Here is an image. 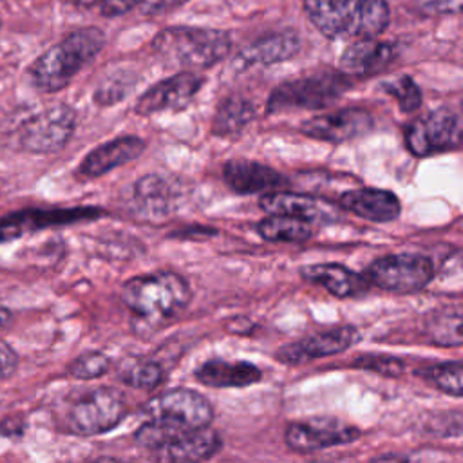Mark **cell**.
I'll return each mask as SVG.
<instances>
[{
    "mask_svg": "<svg viewBox=\"0 0 463 463\" xmlns=\"http://www.w3.org/2000/svg\"><path fill=\"white\" fill-rule=\"evenodd\" d=\"M311 24L331 40L380 36L389 25L385 0H302Z\"/></svg>",
    "mask_w": 463,
    "mask_h": 463,
    "instance_id": "6da1fadb",
    "label": "cell"
},
{
    "mask_svg": "<svg viewBox=\"0 0 463 463\" xmlns=\"http://www.w3.org/2000/svg\"><path fill=\"white\" fill-rule=\"evenodd\" d=\"M105 45V34L98 27H81L47 49L31 65V80L42 92H56L90 63Z\"/></svg>",
    "mask_w": 463,
    "mask_h": 463,
    "instance_id": "7a4b0ae2",
    "label": "cell"
},
{
    "mask_svg": "<svg viewBox=\"0 0 463 463\" xmlns=\"http://www.w3.org/2000/svg\"><path fill=\"white\" fill-rule=\"evenodd\" d=\"M121 300L137 317L159 322L184 311L192 289L179 273L154 271L128 279L121 288Z\"/></svg>",
    "mask_w": 463,
    "mask_h": 463,
    "instance_id": "3957f363",
    "label": "cell"
},
{
    "mask_svg": "<svg viewBox=\"0 0 463 463\" xmlns=\"http://www.w3.org/2000/svg\"><path fill=\"white\" fill-rule=\"evenodd\" d=\"M152 49L170 65L206 69L230 54L232 38L230 33L221 29L174 25L156 34Z\"/></svg>",
    "mask_w": 463,
    "mask_h": 463,
    "instance_id": "277c9868",
    "label": "cell"
},
{
    "mask_svg": "<svg viewBox=\"0 0 463 463\" xmlns=\"http://www.w3.org/2000/svg\"><path fill=\"white\" fill-rule=\"evenodd\" d=\"M349 76L340 71H320L302 78L288 80L273 89L268 99V112L298 110V109H326L333 105L349 87Z\"/></svg>",
    "mask_w": 463,
    "mask_h": 463,
    "instance_id": "5b68a950",
    "label": "cell"
},
{
    "mask_svg": "<svg viewBox=\"0 0 463 463\" xmlns=\"http://www.w3.org/2000/svg\"><path fill=\"white\" fill-rule=\"evenodd\" d=\"M143 421H154L177 430L210 427L213 407L210 400L194 389H168L148 398L139 409Z\"/></svg>",
    "mask_w": 463,
    "mask_h": 463,
    "instance_id": "8992f818",
    "label": "cell"
},
{
    "mask_svg": "<svg viewBox=\"0 0 463 463\" xmlns=\"http://www.w3.org/2000/svg\"><path fill=\"white\" fill-rule=\"evenodd\" d=\"M434 277V262L420 253H392L373 260L365 280L389 293L421 291Z\"/></svg>",
    "mask_w": 463,
    "mask_h": 463,
    "instance_id": "52a82bcc",
    "label": "cell"
},
{
    "mask_svg": "<svg viewBox=\"0 0 463 463\" xmlns=\"http://www.w3.org/2000/svg\"><path fill=\"white\" fill-rule=\"evenodd\" d=\"M128 414L125 396L110 387H99L81 396L69 411V427L80 436L105 434Z\"/></svg>",
    "mask_w": 463,
    "mask_h": 463,
    "instance_id": "ba28073f",
    "label": "cell"
},
{
    "mask_svg": "<svg viewBox=\"0 0 463 463\" xmlns=\"http://www.w3.org/2000/svg\"><path fill=\"white\" fill-rule=\"evenodd\" d=\"M76 128V114L65 105L58 103L47 107L20 127V146L33 154H51L61 150L72 137Z\"/></svg>",
    "mask_w": 463,
    "mask_h": 463,
    "instance_id": "9c48e42d",
    "label": "cell"
},
{
    "mask_svg": "<svg viewBox=\"0 0 463 463\" xmlns=\"http://www.w3.org/2000/svg\"><path fill=\"white\" fill-rule=\"evenodd\" d=\"M461 118L447 107L425 114L405 128V146L418 157L454 150L461 145Z\"/></svg>",
    "mask_w": 463,
    "mask_h": 463,
    "instance_id": "30bf717a",
    "label": "cell"
},
{
    "mask_svg": "<svg viewBox=\"0 0 463 463\" xmlns=\"http://www.w3.org/2000/svg\"><path fill=\"white\" fill-rule=\"evenodd\" d=\"M362 430L338 418H309L288 423L284 430L286 445L295 452H315L356 441Z\"/></svg>",
    "mask_w": 463,
    "mask_h": 463,
    "instance_id": "8fae6325",
    "label": "cell"
},
{
    "mask_svg": "<svg viewBox=\"0 0 463 463\" xmlns=\"http://www.w3.org/2000/svg\"><path fill=\"white\" fill-rule=\"evenodd\" d=\"M103 215L99 208L90 206H78V208H52V210H40L29 208L9 213L0 219V244L18 239L20 235L38 232L43 228L72 224L80 221H90Z\"/></svg>",
    "mask_w": 463,
    "mask_h": 463,
    "instance_id": "7c38bea8",
    "label": "cell"
},
{
    "mask_svg": "<svg viewBox=\"0 0 463 463\" xmlns=\"http://www.w3.org/2000/svg\"><path fill=\"white\" fill-rule=\"evenodd\" d=\"M358 338L360 333L354 326H335L282 345L275 356L280 364H307L317 358L344 353L347 347L356 344Z\"/></svg>",
    "mask_w": 463,
    "mask_h": 463,
    "instance_id": "4fadbf2b",
    "label": "cell"
},
{
    "mask_svg": "<svg viewBox=\"0 0 463 463\" xmlns=\"http://www.w3.org/2000/svg\"><path fill=\"white\" fill-rule=\"evenodd\" d=\"M373 127L374 119L365 109L349 107L309 118L302 123L300 130L313 139L327 143H345L369 134Z\"/></svg>",
    "mask_w": 463,
    "mask_h": 463,
    "instance_id": "5bb4252c",
    "label": "cell"
},
{
    "mask_svg": "<svg viewBox=\"0 0 463 463\" xmlns=\"http://www.w3.org/2000/svg\"><path fill=\"white\" fill-rule=\"evenodd\" d=\"M203 78L192 71H181L163 81L154 83L136 101L134 110L141 116L184 109L203 85Z\"/></svg>",
    "mask_w": 463,
    "mask_h": 463,
    "instance_id": "9a60e30c",
    "label": "cell"
},
{
    "mask_svg": "<svg viewBox=\"0 0 463 463\" xmlns=\"http://www.w3.org/2000/svg\"><path fill=\"white\" fill-rule=\"evenodd\" d=\"M259 206L269 215H288L309 224H326L340 219V213L335 204L302 194L289 192H271L259 199Z\"/></svg>",
    "mask_w": 463,
    "mask_h": 463,
    "instance_id": "2e32d148",
    "label": "cell"
},
{
    "mask_svg": "<svg viewBox=\"0 0 463 463\" xmlns=\"http://www.w3.org/2000/svg\"><path fill=\"white\" fill-rule=\"evenodd\" d=\"M222 447L221 434L212 427L183 432L152 452L157 463H204Z\"/></svg>",
    "mask_w": 463,
    "mask_h": 463,
    "instance_id": "e0dca14e",
    "label": "cell"
},
{
    "mask_svg": "<svg viewBox=\"0 0 463 463\" xmlns=\"http://www.w3.org/2000/svg\"><path fill=\"white\" fill-rule=\"evenodd\" d=\"M222 177L237 194H271L288 186V179L280 172L251 159L226 161Z\"/></svg>",
    "mask_w": 463,
    "mask_h": 463,
    "instance_id": "ac0fdd59",
    "label": "cell"
},
{
    "mask_svg": "<svg viewBox=\"0 0 463 463\" xmlns=\"http://www.w3.org/2000/svg\"><path fill=\"white\" fill-rule=\"evenodd\" d=\"M302 47L300 36L295 31H277L264 34L246 47L241 49V52L235 58V63L242 69L248 67H268L273 63L286 61L298 54Z\"/></svg>",
    "mask_w": 463,
    "mask_h": 463,
    "instance_id": "d6986e66",
    "label": "cell"
},
{
    "mask_svg": "<svg viewBox=\"0 0 463 463\" xmlns=\"http://www.w3.org/2000/svg\"><path fill=\"white\" fill-rule=\"evenodd\" d=\"M145 150V141L137 136H123L92 148L78 166V175L85 179L99 177L136 157Z\"/></svg>",
    "mask_w": 463,
    "mask_h": 463,
    "instance_id": "ffe728a7",
    "label": "cell"
},
{
    "mask_svg": "<svg viewBox=\"0 0 463 463\" xmlns=\"http://www.w3.org/2000/svg\"><path fill=\"white\" fill-rule=\"evenodd\" d=\"M194 376L199 383L215 389H241L262 380V371L248 360L210 358L195 367Z\"/></svg>",
    "mask_w": 463,
    "mask_h": 463,
    "instance_id": "44dd1931",
    "label": "cell"
},
{
    "mask_svg": "<svg viewBox=\"0 0 463 463\" xmlns=\"http://www.w3.org/2000/svg\"><path fill=\"white\" fill-rule=\"evenodd\" d=\"M396 56L391 43L380 42L376 38L354 40L345 47L340 56V72L349 78L371 76L383 71Z\"/></svg>",
    "mask_w": 463,
    "mask_h": 463,
    "instance_id": "7402d4cb",
    "label": "cell"
},
{
    "mask_svg": "<svg viewBox=\"0 0 463 463\" xmlns=\"http://www.w3.org/2000/svg\"><path fill=\"white\" fill-rule=\"evenodd\" d=\"M340 206L371 222H391L402 212L396 194L382 188H354L347 190L338 199Z\"/></svg>",
    "mask_w": 463,
    "mask_h": 463,
    "instance_id": "603a6c76",
    "label": "cell"
},
{
    "mask_svg": "<svg viewBox=\"0 0 463 463\" xmlns=\"http://www.w3.org/2000/svg\"><path fill=\"white\" fill-rule=\"evenodd\" d=\"M300 277L313 284L322 286L327 293L338 298H347L360 295L367 289L369 282L360 273L336 264V262H320L307 264L300 268Z\"/></svg>",
    "mask_w": 463,
    "mask_h": 463,
    "instance_id": "cb8c5ba5",
    "label": "cell"
},
{
    "mask_svg": "<svg viewBox=\"0 0 463 463\" xmlns=\"http://www.w3.org/2000/svg\"><path fill=\"white\" fill-rule=\"evenodd\" d=\"M134 206L143 219L161 221L174 210V194L163 177L150 174L134 184Z\"/></svg>",
    "mask_w": 463,
    "mask_h": 463,
    "instance_id": "d4e9b609",
    "label": "cell"
},
{
    "mask_svg": "<svg viewBox=\"0 0 463 463\" xmlns=\"http://www.w3.org/2000/svg\"><path fill=\"white\" fill-rule=\"evenodd\" d=\"M255 118V105L251 99L232 94L222 99L215 110L212 132L219 137H230L242 132Z\"/></svg>",
    "mask_w": 463,
    "mask_h": 463,
    "instance_id": "484cf974",
    "label": "cell"
},
{
    "mask_svg": "<svg viewBox=\"0 0 463 463\" xmlns=\"http://www.w3.org/2000/svg\"><path fill=\"white\" fill-rule=\"evenodd\" d=\"M423 333L429 340L441 347L461 345V311L458 307H445L432 311L423 322Z\"/></svg>",
    "mask_w": 463,
    "mask_h": 463,
    "instance_id": "4316f807",
    "label": "cell"
},
{
    "mask_svg": "<svg viewBox=\"0 0 463 463\" xmlns=\"http://www.w3.org/2000/svg\"><path fill=\"white\" fill-rule=\"evenodd\" d=\"M257 232L271 242H304L313 235L309 222L288 215H268L257 224Z\"/></svg>",
    "mask_w": 463,
    "mask_h": 463,
    "instance_id": "83f0119b",
    "label": "cell"
},
{
    "mask_svg": "<svg viewBox=\"0 0 463 463\" xmlns=\"http://www.w3.org/2000/svg\"><path fill=\"white\" fill-rule=\"evenodd\" d=\"M416 374L420 378H423L425 382H429L430 385H434L436 389L459 398L461 391H463V364L459 360H452V362H441V364H430L425 365L421 369L416 371Z\"/></svg>",
    "mask_w": 463,
    "mask_h": 463,
    "instance_id": "f1b7e54d",
    "label": "cell"
},
{
    "mask_svg": "<svg viewBox=\"0 0 463 463\" xmlns=\"http://www.w3.org/2000/svg\"><path fill=\"white\" fill-rule=\"evenodd\" d=\"M136 85V78L128 72V71H114L112 74L105 76L96 90H94V101L99 107H110L118 101H121L123 98H127V94L134 89Z\"/></svg>",
    "mask_w": 463,
    "mask_h": 463,
    "instance_id": "f546056e",
    "label": "cell"
},
{
    "mask_svg": "<svg viewBox=\"0 0 463 463\" xmlns=\"http://www.w3.org/2000/svg\"><path fill=\"white\" fill-rule=\"evenodd\" d=\"M163 376H165L163 367L157 362L145 360V362H136V364L128 365L127 371L123 373L121 380H123V383H127L132 389L152 391L163 382Z\"/></svg>",
    "mask_w": 463,
    "mask_h": 463,
    "instance_id": "4dcf8cb0",
    "label": "cell"
},
{
    "mask_svg": "<svg viewBox=\"0 0 463 463\" xmlns=\"http://www.w3.org/2000/svg\"><path fill=\"white\" fill-rule=\"evenodd\" d=\"M112 360L101 351H89L69 364V374L78 380H94L109 373Z\"/></svg>",
    "mask_w": 463,
    "mask_h": 463,
    "instance_id": "1f68e13d",
    "label": "cell"
},
{
    "mask_svg": "<svg viewBox=\"0 0 463 463\" xmlns=\"http://www.w3.org/2000/svg\"><path fill=\"white\" fill-rule=\"evenodd\" d=\"M382 89L398 101L403 112H412L421 105V90L411 76H398L392 81H385Z\"/></svg>",
    "mask_w": 463,
    "mask_h": 463,
    "instance_id": "d6a6232c",
    "label": "cell"
},
{
    "mask_svg": "<svg viewBox=\"0 0 463 463\" xmlns=\"http://www.w3.org/2000/svg\"><path fill=\"white\" fill-rule=\"evenodd\" d=\"M353 367L358 369H365V371H373L380 376H387V378H398L405 373V364L391 354H376V353H367V354H360L353 360L351 364Z\"/></svg>",
    "mask_w": 463,
    "mask_h": 463,
    "instance_id": "836d02e7",
    "label": "cell"
},
{
    "mask_svg": "<svg viewBox=\"0 0 463 463\" xmlns=\"http://www.w3.org/2000/svg\"><path fill=\"white\" fill-rule=\"evenodd\" d=\"M141 4L143 0H99V11L103 16L114 18V16L127 14L128 11L139 7Z\"/></svg>",
    "mask_w": 463,
    "mask_h": 463,
    "instance_id": "e575fe53",
    "label": "cell"
},
{
    "mask_svg": "<svg viewBox=\"0 0 463 463\" xmlns=\"http://www.w3.org/2000/svg\"><path fill=\"white\" fill-rule=\"evenodd\" d=\"M18 367V354L16 351L7 344L0 340V380L9 378Z\"/></svg>",
    "mask_w": 463,
    "mask_h": 463,
    "instance_id": "d590c367",
    "label": "cell"
},
{
    "mask_svg": "<svg viewBox=\"0 0 463 463\" xmlns=\"http://www.w3.org/2000/svg\"><path fill=\"white\" fill-rule=\"evenodd\" d=\"M184 2L186 0H143V4L139 7L145 14H159V13L175 9Z\"/></svg>",
    "mask_w": 463,
    "mask_h": 463,
    "instance_id": "8d00e7d4",
    "label": "cell"
},
{
    "mask_svg": "<svg viewBox=\"0 0 463 463\" xmlns=\"http://www.w3.org/2000/svg\"><path fill=\"white\" fill-rule=\"evenodd\" d=\"M9 318H11V313L7 311V309H4V307H0V329L2 327H5L7 326V322H9Z\"/></svg>",
    "mask_w": 463,
    "mask_h": 463,
    "instance_id": "74e56055",
    "label": "cell"
},
{
    "mask_svg": "<svg viewBox=\"0 0 463 463\" xmlns=\"http://www.w3.org/2000/svg\"><path fill=\"white\" fill-rule=\"evenodd\" d=\"M96 463H119V461L114 458H99V459H96Z\"/></svg>",
    "mask_w": 463,
    "mask_h": 463,
    "instance_id": "f35d334b",
    "label": "cell"
},
{
    "mask_svg": "<svg viewBox=\"0 0 463 463\" xmlns=\"http://www.w3.org/2000/svg\"><path fill=\"white\" fill-rule=\"evenodd\" d=\"M0 27H2V22H0Z\"/></svg>",
    "mask_w": 463,
    "mask_h": 463,
    "instance_id": "ab89813d",
    "label": "cell"
}]
</instances>
